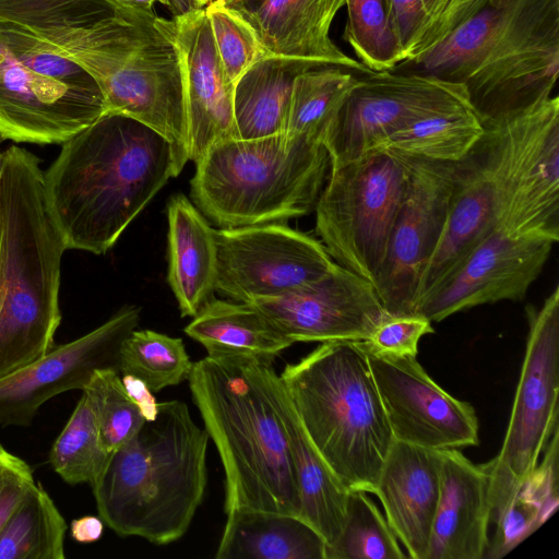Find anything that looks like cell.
Returning a JSON list of instances; mask_svg holds the SVG:
<instances>
[{
	"label": "cell",
	"mask_w": 559,
	"mask_h": 559,
	"mask_svg": "<svg viewBox=\"0 0 559 559\" xmlns=\"http://www.w3.org/2000/svg\"><path fill=\"white\" fill-rule=\"evenodd\" d=\"M61 144L43 193L66 249L106 253L181 173L170 143L123 115L105 114Z\"/></svg>",
	"instance_id": "obj_1"
},
{
	"label": "cell",
	"mask_w": 559,
	"mask_h": 559,
	"mask_svg": "<svg viewBox=\"0 0 559 559\" xmlns=\"http://www.w3.org/2000/svg\"><path fill=\"white\" fill-rule=\"evenodd\" d=\"M265 360L206 356L192 364L189 388L225 473V513L249 509L300 516L288 441L266 392Z\"/></svg>",
	"instance_id": "obj_2"
},
{
	"label": "cell",
	"mask_w": 559,
	"mask_h": 559,
	"mask_svg": "<svg viewBox=\"0 0 559 559\" xmlns=\"http://www.w3.org/2000/svg\"><path fill=\"white\" fill-rule=\"evenodd\" d=\"M209 440L185 402L158 403L155 420L115 450L91 485L99 518L122 537L180 539L204 498Z\"/></svg>",
	"instance_id": "obj_3"
},
{
	"label": "cell",
	"mask_w": 559,
	"mask_h": 559,
	"mask_svg": "<svg viewBox=\"0 0 559 559\" xmlns=\"http://www.w3.org/2000/svg\"><path fill=\"white\" fill-rule=\"evenodd\" d=\"M64 250L38 158L11 145L0 154V379L55 346Z\"/></svg>",
	"instance_id": "obj_4"
},
{
	"label": "cell",
	"mask_w": 559,
	"mask_h": 559,
	"mask_svg": "<svg viewBox=\"0 0 559 559\" xmlns=\"http://www.w3.org/2000/svg\"><path fill=\"white\" fill-rule=\"evenodd\" d=\"M280 378L338 480L374 495L394 438L360 342L321 343Z\"/></svg>",
	"instance_id": "obj_5"
},
{
	"label": "cell",
	"mask_w": 559,
	"mask_h": 559,
	"mask_svg": "<svg viewBox=\"0 0 559 559\" xmlns=\"http://www.w3.org/2000/svg\"><path fill=\"white\" fill-rule=\"evenodd\" d=\"M328 169L319 135L229 139L195 165L190 198L221 228L281 223L314 209Z\"/></svg>",
	"instance_id": "obj_6"
},
{
	"label": "cell",
	"mask_w": 559,
	"mask_h": 559,
	"mask_svg": "<svg viewBox=\"0 0 559 559\" xmlns=\"http://www.w3.org/2000/svg\"><path fill=\"white\" fill-rule=\"evenodd\" d=\"M156 17L116 10L102 16L78 64L99 86L106 114L127 116L160 134L182 170L189 158L181 63Z\"/></svg>",
	"instance_id": "obj_7"
},
{
	"label": "cell",
	"mask_w": 559,
	"mask_h": 559,
	"mask_svg": "<svg viewBox=\"0 0 559 559\" xmlns=\"http://www.w3.org/2000/svg\"><path fill=\"white\" fill-rule=\"evenodd\" d=\"M557 118L559 97L548 94L507 116L483 121L484 133L457 162L447 223L421 275L416 307L497 227L519 166Z\"/></svg>",
	"instance_id": "obj_8"
},
{
	"label": "cell",
	"mask_w": 559,
	"mask_h": 559,
	"mask_svg": "<svg viewBox=\"0 0 559 559\" xmlns=\"http://www.w3.org/2000/svg\"><path fill=\"white\" fill-rule=\"evenodd\" d=\"M406 160L376 150L330 170L316 210V231L333 261L373 286L403 198Z\"/></svg>",
	"instance_id": "obj_9"
},
{
	"label": "cell",
	"mask_w": 559,
	"mask_h": 559,
	"mask_svg": "<svg viewBox=\"0 0 559 559\" xmlns=\"http://www.w3.org/2000/svg\"><path fill=\"white\" fill-rule=\"evenodd\" d=\"M487 55L464 84L483 121L552 94L559 73V0H490Z\"/></svg>",
	"instance_id": "obj_10"
},
{
	"label": "cell",
	"mask_w": 559,
	"mask_h": 559,
	"mask_svg": "<svg viewBox=\"0 0 559 559\" xmlns=\"http://www.w3.org/2000/svg\"><path fill=\"white\" fill-rule=\"evenodd\" d=\"M528 333L510 420L489 478L490 523L501 518L558 430L559 286L540 308L526 306Z\"/></svg>",
	"instance_id": "obj_11"
},
{
	"label": "cell",
	"mask_w": 559,
	"mask_h": 559,
	"mask_svg": "<svg viewBox=\"0 0 559 559\" xmlns=\"http://www.w3.org/2000/svg\"><path fill=\"white\" fill-rule=\"evenodd\" d=\"M464 105L472 104L463 83L415 71L364 74L325 128L330 170L362 157L417 120Z\"/></svg>",
	"instance_id": "obj_12"
},
{
	"label": "cell",
	"mask_w": 559,
	"mask_h": 559,
	"mask_svg": "<svg viewBox=\"0 0 559 559\" xmlns=\"http://www.w3.org/2000/svg\"><path fill=\"white\" fill-rule=\"evenodd\" d=\"M215 292L235 301L286 295L336 264L321 241L286 224L215 229Z\"/></svg>",
	"instance_id": "obj_13"
},
{
	"label": "cell",
	"mask_w": 559,
	"mask_h": 559,
	"mask_svg": "<svg viewBox=\"0 0 559 559\" xmlns=\"http://www.w3.org/2000/svg\"><path fill=\"white\" fill-rule=\"evenodd\" d=\"M401 157L407 164L405 189L374 284L390 316L415 312L421 275L444 230L457 165Z\"/></svg>",
	"instance_id": "obj_14"
},
{
	"label": "cell",
	"mask_w": 559,
	"mask_h": 559,
	"mask_svg": "<svg viewBox=\"0 0 559 559\" xmlns=\"http://www.w3.org/2000/svg\"><path fill=\"white\" fill-rule=\"evenodd\" d=\"M362 348L394 440L431 450L478 444L474 407L440 388L415 356Z\"/></svg>",
	"instance_id": "obj_15"
},
{
	"label": "cell",
	"mask_w": 559,
	"mask_h": 559,
	"mask_svg": "<svg viewBox=\"0 0 559 559\" xmlns=\"http://www.w3.org/2000/svg\"><path fill=\"white\" fill-rule=\"evenodd\" d=\"M141 309L126 306L83 336L53 346L33 362L0 379V426L27 427L51 397L83 390L97 370L119 371L123 341L138 328Z\"/></svg>",
	"instance_id": "obj_16"
},
{
	"label": "cell",
	"mask_w": 559,
	"mask_h": 559,
	"mask_svg": "<svg viewBox=\"0 0 559 559\" xmlns=\"http://www.w3.org/2000/svg\"><path fill=\"white\" fill-rule=\"evenodd\" d=\"M554 242L496 227L416 307L431 322L485 304L522 300Z\"/></svg>",
	"instance_id": "obj_17"
},
{
	"label": "cell",
	"mask_w": 559,
	"mask_h": 559,
	"mask_svg": "<svg viewBox=\"0 0 559 559\" xmlns=\"http://www.w3.org/2000/svg\"><path fill=\"white\" fill-rule=\"evenodd\" d=\"M249 304L293 343L365 341L388 314L374 286L338 264L312 284Z\"/></svg>",
	"instance_id": "obj_18"
},
{
	"label": "cell",
	"mask_w": 559,
	"mask_h": 559,
	"mask_svg": "<svg viewBox=\"0 0 559 559\" xmlns=\"http://www.w3.org/2000/svg\"><path fill=\"white\" fill-rule=\"evenodd\" d=\"M106 114L99 87L70 85L26 68L0 40V138L61 144Z\"/></svg>",
	"instance_id": "obj_19"
},
{
	"label": "cell",
	"mask_w": 559,
	"mask_h": 559,
	"mask_svg": "<svg viewBox=\"0 0 559 559\" xmlns=\"http://www.w3.org/2000/svg\"><path fill=\"white\" fill-rule=\"evenodd\" d=\"M174 43L181 63L188 158L195 165L215 144L239 139L234 117V88L221 62L205 10L170 20L156 17Z\"/></svg>",
	"instance_id": "obj_20"
},
{
	"label": "cell",
	"mask_w": 559,
	"mask_h": 559,
	"mask_svg": "<svg viewBox=\"0 0 559 559\" xmlns=\"http://www.w3.org/2000/svg\"><path fill=\"white\" fill-rule=\"evenodd\" d=\"M440 493L426 559H481L489 545V478L459 449L439 450Z\"/></svg>",
	"instance_id": "obj_21"
},
{
	"label": "cell",
	"mask_w": 559,
	"mask_h": 559,
	"mask_svg": "<svg viewBox=\"0 0 559 559\" xmlns=\"http://www.w3.org/2000/svg\"><path fill=\"white\" fill-rule=\"evenodd\" d=\"M439 493V450L394 440L380 469L374 495L408 558L426 559Z\"/></svg>",
	"instance_id": "obj_22"
},
{
	"label": "cell",
	"mask_w": 559,
	"mask_h": 559,
	"mask_svg": "<svg viewBox=\"0 0 559 559\" xmlns=\"http://www.w3.org/2000/svg\"><path fill=\"white\" fill-rule=\"evenodd\" d=\"M344 5L345 0H261L249 9L237 8L273 56L371 73L331 38L332 23Z\"/></svg>",
	"instance_id": "obj_23"
},
{
	"label": "cell",
	"mask_w": 559,
	"mask_h": 559,
	"mask_svg": "<svg viewBox=\"0 0 559 559\" xmlns=\"http://www.w3.org/2000/svg\"><path fill=\"white\" fill-rule=\"evenodd\" d=\"M263 379L270 401L286 432L298 485L300 516L330 546L343 527L349 490L311 442L280 374L273 368V361H264Z\"/></svg>",
	"instance_id": "obj_24"
},
{
	"label": "cell",
	"mask_w": 559,
	"mask_h": 559,
	"mask_svg": "<svg viewBox=\"0 0 559 559\" xmlns=\"http://www.w3.org/2000/svg\"><path fill=\"white\" fill-rule=\"evenodd\" d=\"M497 227L558 242L559 118L546 127L519 166Z\"/></svg>",
	"instance_id": "obj_25"
},
{
	"label": "cell",
	"mask_w": 559,
	"mask_h": 559,
	"mask_svg": "<svg viewBox=\"0 0 559 559\" xmlns=\"http://www.w3.org/2000/svg\"><path fill=\"white\" fill-rule=\"evenodd\" d=\"M167 281L181 317H194L214 296L215 229L185 194L167 203Z\"/></svg>",
	"instance_id": "obj_26"
},
{
	"label": "cell",
	"mask_w": 559,
	"mask_h": 559,
	"mask_svg": "<svg viewBox=\"0 0 559 559\" xmlns=\"http://www.w3.org/2000/svg\"><path fill=\"white\" fill-rule=\"evenodd\" d=\"M323 537L301 516L233 509L216 559H325Z\"/></svg>",
	"instance_id": "obj_27"
},
{
	"label": "cell",
	"mask_w": 559,
	"mask_h": 559,
	"mask_svg": "<svg viewBox=\"0 0 559 559\" xmlns=\"http://www.w3.org/2000/svg\"><path fill=\"white\" fill-rule=\"evenodd\" d=\"M311 62L269 56L252 64L234 88V117L239 139L285 134L294 81Z\"/></svg>",
	"instance_id": "obj_28"
},
{
	"label": "cell",
	"mask_w": 559,
	"mask_h": 559,
	"mask_svg": "<svg viewBox=\"0 0 559 559\" xmlns=\"http://www.w3.org/2000/svg\"><path fill=\"white\" fill-rule=\"evenodd\" d=\"M192 318L185 333L207 356L247 354L274 361L294 344L249 302L213 297Z\"/></svg>",
	"instance_id": "obj_29"
},
{
	"label": "cell",
	"mask_w": 559,
	"mask_h": 559,
	"mask_svg": "<svg viewBox=\"0 0 559 559\" xmlns=\"http://www.w3.org/2000/svg\"><path fill=\"white\" fill-rule=\"evenodd\" d=\"M484 129L473 106L464 105L417 120L379 141L371 151L454 163L471 151Z\"/></svg>",
	"instance_id": "obj_30"
},
{
	"label": "cell",
	"mask_w": 559,
	"mask_h": 559,
	"mask_svg": "<svg viewBox=\"0 0 559 559\" xmlns=\"http://www.w3.org/2000/svg\"><path fill=\"white\" fill-rule=\"evenodd\" d=\"M68 525L40 483H34L0 531V559H64Z\"/></svg>",
	"instance_id": "obj_31"
},
{
	"label": "cell",
	"mask_w": 559,
	"mask_h": 559,
	"mask_svg": "<svg viewBox=\"0 0 559 559\" xmlns=\"http://www.w3.org/2000/svg\"><path fill=\"white\" fill-rule=\"evenodd\" d=\"M354 73L336 66L316 67L299 73L292 90L285 134L323 138L329 121L359 82Z\"/></svg>",
	"instance_id": "obj_32"
},
{
	"label": "cell",
	"mask_w": 559,
	"mask_h": 559,
	"mask_svg": "<svg viewBox=\"0 0 559 559\" xmlns=\"http://www.w3.org/2000/svg\"><path fill=\"white\" fill-rule=\"evenodd\" d=\"M110 455L100 439L91 403L82 393L51 447L50 465L67 484L92 485L106 467Z\"/></svg>",
	"instance_id": "obj_33"
},
{
	"label": "cell",
	"mask_w": 559,
	"mask_h": 559,
	"mask_svg": "<svg viewBox=\"0 0 559 559\" xmlns=\"http://www.w3.org/2000/svg\"><path fill=\"white\" fill-rule=\"evenodd\" d=\"M192 364L181 338L135 329L121 345L118 368L143 380L154 393L188 380Z\"/></svg>",
	"instance_id": "obj_34"
},
{
	"label": "cell",
	"mask_w": 559,
	"mask_h": 559,
	"mask_svg": "<svg viewBox=\"0 0 559 559\" xmlns=\"http://www.w3.org/2000/svg\"><path fill=\"white\" fill-rule=\"evenodd\" d=\"M408 558L386 520L361 490H349L346 515L336 540L325 547V559Z\"/></svg>",
	"instance_id": "obj_35"
},
{
	"label": "cell",
	"mask_w": 559,
	"mask_h": 559,
	"mask_svg": "<svg viewBox=\"0 0 559 559\" xmlns=\"http://www.w3.org/2000/svg\"><path fill=\"white\" fill-rule=\"evenodd\" d=\"M344 40L371 73L394 71L404 62L393 33L386 0H345Z\"/></svg>",
	"instance_id": "obj_36"
},
{
	"label": "cell",
	"mask_w": 559,
	"mask_h": 559,
	"mask_svg": "<svg viewBox=\"0 0 559 559\" xmlns=\"http://www.w3.org/2000/svg\"><path fill=\"white\" fill-rule=\"evenodd\" d=\"M82 392L91 403L100 439L110 453L130 441L146 423L128 396L117 370L95 371Z\"/></svg>",
	"instance_id": "obj_37"
},
{
	"label": "cell",
	"mask_w": 559,
	"mask_h": 559,
	"mask_svg": "<svg viewBox=\"0 0 559 559\" xmlns=\"http://www.w3.org/2000/svg\"><path fill=\"white\" fill-rule=\"evenodd\" d=\"M204 10L225 74L231 84L235 85L257 61L273 56L239 8L226 0H214Z\"/></svg>",
	"instance_id": "obj_38"
},
{
	"label": "cell",
	"mask_w": 559,
	"mask_h": 559,
	"mask_svg": "<svg viewBox=\"0 0 559 559\" xmlns=\"http://www.w3.org/2000/svg\"><path fill=\"white\" fill-rule=\"evenodd\" d=\"M0 40L26 68L38 74L74 86L99 87L80 66L31 35L0 25Z\"/></svg>",
	"instance_id": "obj_39"
},
{
	"label": "cell",
	"mask_w": 559,
	"mask_h": 559,
	"mask_svg": "<svg viewBox=\"0 0 559 559\" xmlns=\"http://www.w3.org/2000/svg\"><path fill=\"white\" fill-rule=\"evenodd\" d=\"M431 323L418 312L386 314L371 335L359 342L366 349L377 354L416 357L420 338L435 331Z\"/></svg>",
	"instance_id": "obj_40"
},
{
	"label": "cell",
	"mask_w": 559,
	"mask_h": 559,
	"mask_svg": "<svg viewBox=\"0 0 559 559\" xmlns=\"http://www.w3.org/2000/svg\"><path fill=\"white\" fill-rule=\"evenodd\" d=\"M34 483L32 467L0 444V531Z\"/></svg>",
	"instance_id": "obj_41"
},
{
	"label": "cell",
	"mask_w": 559,
	"mask_h": 559,
	"mask_svg": "<svg viewBox=\"0 0 559 559\" xmlns=\"http://www.w3.org/2000/svg\"><path fill=\"white\" fill-rule=\"evenodd\" d=\"M386 5L390 23L403 51L405 63L428 23L425 3L424 0H386Z\"/></svg>",
	"instance_id": "obj_42"
},
{
	"label": "cell",
	"mask_w": 559,
	"mask_h": 559,
	"mask_svg": "<svg viewBox=\"0 0 559 559\" xmlns=\"http://www.w3.org/2000/svg\"><path fill=\"white\" fill-rule=\"evenodd\" d=\"M490 0H450L438 20L419 38L408 60L404 64L428 51L442 40L453 28L478 12Z\"/></svg>",
	"instance_id": "obj_43"
},
{
	"label": "cell",
	"mask_w": 559,
	"mask_h": 559,
	"mask_svg": "<svg viewBox=\"0 0 559 559\" xmlns=\"http://www.w3.org/2000/svg\"><path fill=\"white\" fill-rule=\"evenodd\" d=\"M123 388L128 396L138 406L145 421H153L158 414V403L146 383L138 377L122 374Z\"/></svg>",
	"instance_id": "obj_44"
},
{
	"label": "cell",
	"mask_w": 559,
	"mask_h": 559,
	"mask_svg": "<svg viewBox=\"0 0 559 559\" xmlns=\"http://www.w3.org/2000/svg\"><path fill=\"white\" fill-rule=\"evenodd\" d=\"M104 532V522L95 515H85L75 519L70 524L71 537L80 544L97 542Z\"/></svg>",
	"instance_id": "obj_45"
},
{
	"label": "cell",
	"mask_w": 559,
	"mask_h": 559,
	"mask_svg": "<svg viewBox=\"0 0 559 559\" xmlns=\"http://www.w3.org/2000/svg\"><path fill=\"white\" fill-rule=\"evenodd\" d=\"M114 10L133 13V14H147L156 15L155 4L160 3L166 7L169 5L168 0H105Z\"/></svg>",
	"instance_id": "obj_46"
},
{
	"label": "cell",
	"mask_w": 559,
	"mask_h": 559,
	"mask_svg": "<svg viewBox=\"0 0 559 559\" xmlns=\"http://www.w3.org/2000/svg\"><path fill=\"white\" fill-rule=\"evenodd\" d=\"M168 9L171 11L173 16L181 15L185 13L203 10L214 0H168Z\"/></svg>",
	"instance_id": "obj_47"
},
{
	"label": "cell",
	"mask_w": 559,
	"mask_h": 559,
	"mask_svg": "<svg viewBox=\"0 0 559 559\" xmlns=\"http://www.w3.org/2000/svg\"><path fill=\"white\" fill-rule=\"evenodd\" d=\"M449 2H450V0H424L425 8L427 11V15H428V23H427V26H426L424 33L438 20V17L442 14V12L444 11V9L449 4ZM424 33L421 34V36L424 35Z\"/></svg>",
	"instance_id": "obj_48"
},
{
	"label": "cell",
	"mask_w": 559,
	"mask_h": 559,
	"mask_svg": "<svg viewBox=\"0 0 559 559\" xmlns=\"http://www.w3.org/2000/svg\"><path fill=\"white\" fill-rule=\"evenodd\" d=\"M226 1L235 7L249 9V8H252L255 4H258L261 0H226Z\"/></svg>",
	"instance_id": "obj_49"
},
{
	"label": "cell",
	"mask_w": 559,
	"mask_h": 559,
	"mask_svg": "<svg viewBox=\"0 0 559 559\" xmlns=\"http://www.w3.org/2000/svg\"><path fill=\"white\" fill-rule=\"evenodd\" d=\"M3 141L1 138H0V142ZM1 154V153H0Z\"/></svg>",
	"instance_id": "obj_50"
}]
</instances>
